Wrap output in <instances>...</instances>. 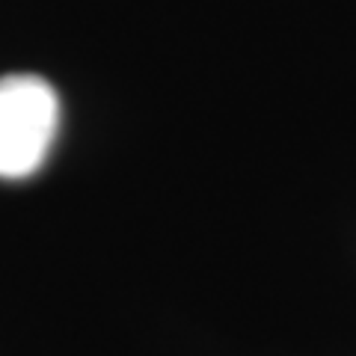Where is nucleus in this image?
Returning <instances> with one entry per match:
<instances>
[{"label": "nucleus", "mask_w": 356, "mask_h": 356, "mask_svg": "<svg viewBox=\"0 0 356 356\" xmlns=\"http://www.w3.org/2000/svg\"><path fill=\"white\" fill-rule=\"evenodd\" d=\"M60 95L39 74L0 77V178L21 181L42 170L57 140Z\"/></svg>", "instance_id": "nucleus-1"}]
</instances>
